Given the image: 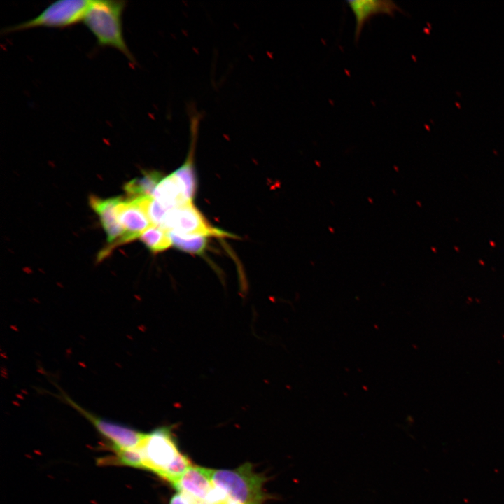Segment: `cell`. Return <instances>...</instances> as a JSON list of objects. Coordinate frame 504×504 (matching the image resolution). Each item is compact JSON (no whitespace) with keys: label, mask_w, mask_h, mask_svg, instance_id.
Listing matches in <instances>:
<instances>
[{"label":"cell","mask_w":504,"mask_h":504,"mask_svg":"<svg viewBox=\"0 0 504 504\" xmlns=\"http://www.w3.org/2000/svg\"><path fill=\"white\" fill-rule=\"evenodd\" d=\"M125 7V1L92 0L83 22L95 37L99 46L115 48L135 63L122 31V18Z\"/></svg>","instance_id":"6da1fadb"},{"label":"cell","mask_w":504,"mask_h":504,"mask_svg":"<svg viewBox=\"0 0 504 504\" xmlns=\"http://www.w3.org/2000/svg\"><path fill=\"white\" fill-rule=\"evenodd\" d=\"M139 239L153 253L162 252L172 246L169 232L156 225L148 227L140 235Z\"/></svg>","instance_id":"4fadbf2b"},{"label":"cell","mask_w":504,"mask_h":504,"mask_svg":"<svg viewBox=\"0 0 504 504\" xmlns=\"http://www.w3.org/2000/svg\"><path fill=\"white\" fill-rule=\"evenodd\" d=\"M172 485L195 500H205L214 488L208 468L197 465L190 466Z\"/></svg>","instance_id":"30bf717a"},{"label":"cell","mask_w":504,"mask_h":504,"mask_svg":"<svg viewBox=\"0 0 504 504\" xmlns=\"http://www.w3.org/2000/svg\"><path fill=\"white\" fill-rule=\"evenodd\" d=\"M59 398L85 417L109 443L110 448L131 449L136 447L142 440L144 433L128 426L96 416L78 405L64 393Z\"/></svg>","instance_id":"8992f818"},{"label":"cell","mask_w":504,"mask_h":504,"mask_svg":"<svg viewBox=\"0 0 504 504\" xmlns=\"http://www.w3.org/2000/svg\"><path fill=\"white\" fill-rule=\"evenodd\" d=\"M146 197L125 200L121 198L116 206L117 218L124 231V244L139 238L143 232L153 225L145 209Z\"/></svg>","instance_id":"52a82bcc"},{"label":"cell","mask_w":504,"mask_h":504,"mask_svg":"<svg viewBox=\"0 0 504 504\" xmlns=\"http://www.w3.org/2000/svg\"><path fill=\"white\" fill-rule=\"evenodd\" d=\"M355 18L354 38L358 41L365 24L374 16L384 14L393 16L402 9L390 0H351L346 1Z\"/></svg>","instance_id":"9c48e42d"},{"label":"cell","mask_w":504,"mask_h":504,"mask_svg":"<svg viewBox=\"0 0 504 504\" xmlns=\"http://www.w3.org/2000/svg\"><path fill=\"white\" fill-rule=\"evenodd\" d=\"M214 486L222 490L227 496L239 504H264L270 495L264 491L267 479L246 463L236 469H209Z\"/></svg>","instance_id":"7a4b0ae2"},{"label":"cell","mask_w":504,"mask_h":504,"mask_svg":"<svg viewBox=\"0 0 504 504\" xmlns=\"http://www.w3.org/2000/svg\"><path fill=\"white\" fill-rule=\"evenodd\" d=\"M152 197L167 209L192 202L187 199L183 187L173 173L161 179Z\"/></svg>","instance_id":"8fae6325"},{"label":"cell","mask_w":504,"mask_h":504,"mask_svg":"<svg viewBox=\"0 0 504 504\" xmlns=\"http://www.w3.org/2000/svg\"><path fill=\"white\" fill-rule=\"evenodd\" d=\"M121 198V197H115L102 199L96 196L90 197V204L98 214L106 233L107 241L110 244L108 248L100 252L98 256L99 261L106 258L114 248L124 244V231L118 220L115 211L116 206Z\"/></svg>","instance_id":"ba28073f"},{"label":"cell","mask_w":504,"mask_h":504,"mask_svg":"<svg viewBox=\"0 0 504 504\" xmlns=\"http://www.w3.org/2000/svg\"><path fill=\"white\" fill-rule=\"evenodd\" d=\"M162 178L160 173L156 171L146 172L141 177L135 178L127 182L124 186L127 199H136L152 194Z\"/></svg>","instance_id":"7c38bea8"},{"label":"cell","mask_w":504,"mask_h":504,"mask_svg":"<svg viewBox=\"0 0 504 504\" xmlns=\"http://www.w3.org/2000/svg\"><path fill=\"white\" fill-rule=\"evenodd\" d=\"M220 504H239V503H237V502H235V501L230 499L229 498H227L225 501H223V502L222 503H220Z\"/></svg>","instance_id":"2e32d148"},{"label":"cell","mask_w":504,"mask_h":504,"mask_svg":"<svg viewBox=\"0 0 504 504\" xmlns=\"http://www.w3.org/2000/svg\"><path fill=\"white\" fill-rule=\"evenodd\" d=\"M195 504H213V503L207 501L206 500H195Z\"/></svg>","instance_id":"e0dca14e"},{"label":"cell","mask_w":504,"mask_h":504,"mask_svg":"<svg viewBox=\"0 0 504 504\" xmlns=\"http://www.w3.org/2000/svg\"><path fill=\"white\" fill-rule=\"evenodd\" d=\"M92 0H59L48 6L39 15L4 29V34L36 27L64 28L83 20Z\"/></svg>","instance_id":"277c9868"},{"label":"cell","mask_w":504,"mask_h":504,"mask_svg":"<svg viewBox=\"0 0 504 504\" xmlns=\"http://www.w3.org/2000/svg\"><path fill=\"white\" fill-rule=\"evenodd\" d=\"M136 448L141 458V469L161 478L181 454L171 428L167 426L145 433Z\"/></svg>","instance_id":"3957f363"},{"label":"cell","mask_w":504,"mask_h":504,"mask_svg":"<svg viewBox=\"0 0 504 504\" xmlns=\"http://www.w3.org/2000/svg\"><path fill=\"white\" fill-rule=\"evenodd\" d=\"M160 227L168 232L186 235L234 237L228 232L212 226L192 202L168 209Z\"/></svg>","instance_id":"5b68a950"},{"label":"cell","mask_w":504,"mask_h":504,"mask_svg":"<svg viewBox=\"0 0 504 504\" xmlns=\"http://www.w3.org/2000/svg\"><path fill=\"white\" fill-rule=\"evenodd\" d=\"M172 246L187 253L202 254L207 246V237L201 235H186L169 232Z\"/></svg>","instance_id":"5bb4252c"},{"label":"cell","mask_w":504,"mask_h":504,"mask_svg":"<svg viewBox=\"0 0 504 504\" xmlns=\"http://www.w3.org/2000/svg\"><path fill=\"white\" fill-rule=\"evenodd\" d=\"M169 504H195V500L188 495L178 491L172 496L169 500Z\"/></svg>","instance_id":"9a60e30c"}]
</instances>
